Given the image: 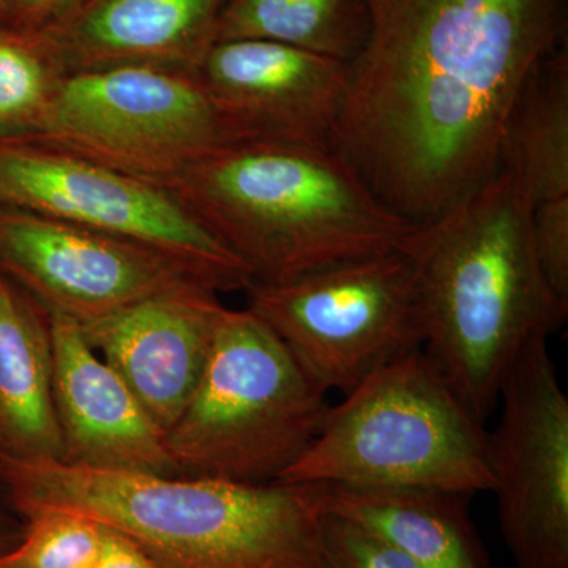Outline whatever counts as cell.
I'll list each match as a JSON object with an SVG mask.
<instances>
[{"mask_svg": "<svg viewBox=\"0 0 568 568\" xmlns=\"http://www.w3.org/2000/svg\"><path fill=\"white\" fill-rule=\"evenodd\" d=\"M334 151L381 203L435 219L500 170L510 112L567 47V0H366Z\"/></svg>", "mask_w": 568, "mask_h": 568, "instance_id": "1", "label": "cell"}, {"mask_svg": "<svg viewBox=\"0 0 568 568\" xmlns=\"http://www.w3.org/2000/svg\"><path fill=\"white\" fill-rule=\"evenodd\" d=\"M398 250L413 268L422 349L485 422L518 354L568 315L538 263L528 194L514 173L499 170L417 223Z\"/></svg>", "mask_w": 568, "mask_h": 568, "instance_id": "2", "label": "cell"}, {"mask_svg": "<svg viewBox=\"0 0 568 568\" xmlns=\"http://www.w3.org/2000/svg\"><path fill=\"white\" fill-rule=\"evenodd\" d=\"M20 517L61 508L129 537L160 568H325L323 484H237L0 459Z\"/></svg>", "mask_w": 568, "mask_h": 568, "instance_id": "3", "label": "cell"}, {"mask_svg": "<svg viewBox=\"0 0 568 568\" xmlns=\"http://www.w3.org/2000/svg\"><path fill=\"white\" fill-rule=\"evenodd\" d=\"M166 190L253 283H286L394 252L416 226L381 203L334 149L293 142H234Z\"/></svg>", "mask_w": 568, "mask_h": 568, "instance_id": "4", "label": "cell"}, {"mask_svg": "<svg viewBox=\"0 0 568 568\" xmlns=\"http://www.w3.org/2000/svg\"><path fill=\"white\" fill-rule=\"evenodd\" d=\"M280 484L493 491L489 433L422 347L331 406L315 443Z\"/></svg>", "mask_w": 568, "mask_h": 568, "instance_id": "5", "label": "cell"}, {"mask_svg": "<svg viewBox=\"0 0 568 568\" xmlns=\"http://www.w3.org/2000/svg\"><path fill=\"white\" fill-rule=\"evenodd\" d=\"M328 409L327 394L263 320L226 308L166 446L179 477L274 484L315 443Z\"/></svg>", "mask_w": 568, "mask_h": 568, "instance_id": "6", "label": "cell"}, {"mask_svg": "<svg viewBox=\"0 0 568 568\" xmlns=\"http://www.w3.org/2000/svg\"><path fill=\"white\" fill-rule=\"evenodd\" d=\"M168 189L204 156L245 141L192 71L123 65L59 81L18 134Z\"/></svg>", "mask_w": 568, "mask_h": 568, "instance_id": "7", "label": "cell"}, {"mask_svg": "<svg viewBox=\"0 0 568 568\" xmlns=\"http://www.w3.org/2000/svg\"><path fill=\"white\" fill-rule=\"evenodd\" d=\"M245 293L246 308L325 394H351L377 369L424 346L413 268L398 248L286 283H252Z\"/></svg>", "mask_w": 568, "mask_h": 568, "instance_id": "8", "label": "cell"}, {"mask_svg": "<svg viewBox=\"0 0 568 568\" xmlns=\"http://www.w3.org/2000/svg\"><path fill=\"white\" fill-rule=\"evenodd\" d=\"M0 207L151 246L215 293H245L253 283L245 265L170 190L39 142L0 136Z\"/></svg>", "mask_w": 568, "mask_h": 568, "instance_id": "9", "label": "cell"}, {"mask_svg": "<svg viewBox=\"0 0 568 568\" xmlns=\"http://www.w3.org/2000/svg\"><path fill=\"white\" fill-rule=\"evenodd\" d=\"M537 336L503 386L489 433L497 518L517 568H568V396Z\"/></svg>", "mask_w": 568, "mask_h": 568, "instance_id": "10", "label": "cell"}, {"mask_svg": "<svg viewBox=\"0 0 568 568\" xmlns=\"http://www.w3.org/2000/svg\"><path fill=\"white\" fill-rule=\"evenodd\" d=\"M0 271L48 313L78 325L181 284L201 283L185 265L151 246L3 207Z\"/></svg>", "mask_w": 568, "mask_h": 568, "instance_id": "11", "label": "cell"}, {"mask_svg": "<svg viewBox=\"0 0 568 568\" xmlns=\"http://www.w3.org/2000/svg\"><path fill=\"white\" fill-rule=\"evenodd\" d=\"M194 74L245 140L334 149L346 62L275 41L226 40Z\"/></svg>", "mask_w": 568, "mask_h": 568, "instance_id": "12", "label": "cell"}, {"mask_svg": "<svg viewBox=\"0 0 568 568\" xmlns=\"http://www.w3.org/2000/svg\"><path fill=\"white\" fill-rule=\"evenodd\" d=\"M224 310L219 293L192 282L80 328L166 436L200 383Z\"/></svg>", "mask_w": 568, "mask_h": 568, "instance_id": "13", "label": "cell"}, {"mask_svg": "<svg viewBox=\"0 0 568 568\" xmlns=\"http://www.w3.org/2000/svg\"><path fill=\"white\" fill-rule=\"evenodd\" d=\"M54 353V406L63 463L179 477L159 428L136 396L85 339L80 325L48 313Z\"/></svg>", "mask_w": 568, "mask_h": 568, "instance_id": "14", "label": "cell"}, {"mask_svg": "<svg viewBox=\"0 0 568 568\" xmlns=\"http://www.w3.org/2000/svg\"><path fill=\"white\" fill-rule=\"evenodd\" d=\"M226 0H84L36 33L63 74L123 65L196 71Z\"/></svg>", "mask_w": 568, "mask_h": 568, "instance_id": "15", "label": "cell"}, {"mask_svg": "<svg viewBox=\"0 0 568 568\" xmlns=\"http://www.w3.org/2000/svg\"><path fill=\"white\" fill-rule=\"evenodd\" d=\"M62 458L50 315L0 271V459Z\"/></svg>", "mask_w": 568, "mask_h": 568, "instance_id": "16", "label": "cell"}, {"mask_svg": "<svg viewBox=\"0 0 568 568\" xmlns=\"http://www.w3.org/2000/svg\"><path fill=\"white\" fill-rule=\"evenodd\" d=\"M325 510L383 537L422 568H491L469 496L425 488L323 484Z\"/></svg>", "mask_w": 568, "mask_h": 568, "instance_id": "17", "label": "cell"}, {"mask_svg": "<svg viewBox=\"0 0 568 568\" xmlns=\"http://www.w3.org/2000/svg\"><path fill=\"white\" fill-rule=\"evenodd\" d=\"M500 170L521 182L530 204L568 197V51L551 55L519 93L504 132Z\"/></svg>", "mask_w": 568, "mask_h": 568, "instance_id": "18", "label": "cell"}, {"mask_svg": "<svg viewBox=\"0 0 568 568\" xmlns=\"http://www.w3.org/2000/svg\"><path fill=\"white\" fill-rule=\"evenodd\" d=\"M366 0H226L215 43L267 40L351 62L364 48Z\"/></svg>", "mask_w": 568, "mask_h": 568, "instance_id": "19", "label": "cell"}, {"mask_svg": "<svg viewBox=\"0 0 568 568\" xmlns=\"http://www.w3.org/2000/svg\"><path fill=\"white\" fill-rule=\"evenodd\" d=\"M63 77L39 36L0 24V136L24 133Z\"/></svg>", "mask_w": 568, "mask_h": 568, "instance_id": "20", "label": "cell"}, {"mask_svg": "<svg viewBox=\"0 0 568 568\" xmlns=\"http://www.w3.org/2000/svg\"><path fill=\"white\" fill-rule=\"evenodd\" d=\"M22 521L24 536L0 556V568H93L102 556L106 528L95 519L43 508Z\"/></svg>", "mask_w": 568, "mask_h": 568, "instance_id": "21", "label": "cell"}, {"mask_svg": "<svg viewBox=\"0 0 568 568\" xmlns=\"http://www.w3.org/2000/svg\"><path fill=\"white\" fill-rule=\"evenodd\" d=\"M323 558L325 568H422L383 537L328 511L323 523Z\"/></svg>", "mask_w": 568, "mask_h": 568, "instance_id": "22", "label": "cell"}, {"mask_svg": "<svg viewBox=\"0 0 568 568\" xmlns=\"http://www.w3.org/2000/svg\"><path fill=\"white\" fill-rule=\"evenodd\" d=\"M532 237L549 287L568 305V197L534 205Z\"/></svg>", "mask_w": 568, "mask_h": 568, "instance_id": "23", "label": "cell"}, {"mask_svg": "<svg viewBox=\"0 0 568 568\" xmlns=\"http://www.w3.org/2000/svg\"><path fill=\"white\" fill-rule=\"evenodd\" d=\"M84 0H2L3 24L41 33L65 20Z\"/></svg>", "mask_w": 568, "mask_h": 568, "instance_id": "24", "label": "cell"}, {"mask_svg": "<svg viewBox=\"0 0 568 568\" xmlns=\"http://www.w3.org/2000/svg\"><path fill=\"white\" fill-rule=\"evenodd\" d=\"M93 568H160V566L129 537L106 528L103 552Z\"/></svg>", "mask_w": 568, "mask_h": 568, "instance_id": "25", "label": "cell"}, {"mask_svg": "<svg viewBox=\"0 0 568 568\" xmlns=\"http://www.w3.org/2000/svg\"><path fill=\"white\" fill-rule=\"evenodd\" d=\"M24 536V521L21 517L11 518L0 511V556L17 547Z\"/></svg>", "mask_w": 568, "mask_h": 568, "instance_id": "26", "label": "cell"}, {"mask_svg": "<svg viewBox=\"0 0 568 568\" xmlns=\"http://www.w3.org/2000/svg\"><path fill=\"white\" fill-rule=\"evenodd\" d=\"M0 24H3V6H2V0H0Z\"/></svg>", "mask_w": 568, "mask_h": 568, "instance_id": "27", "label": "cell"}]
</instances>
